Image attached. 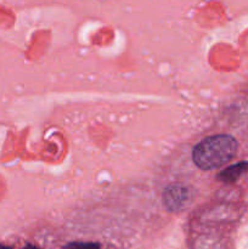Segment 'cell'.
<instances>
[{
    "label": "cell",
    "instance_id": "cell-1",
    "mask_svg": "<svg viewBox=\"0 0 248 249\" xmlns=\"http://www.w3.org/2000/svg\"><path fill=\"white\" fill-rule=\"evenodd\" d=\"M238 143L230 135H214L195 146L192 160L203 170H212L225 165L235 157Z\"/></svg>",
    "mask_w": 248,
    "mask_h": 249
},
{
    "label": "cell",
    "instance_id": "cell-2",
    "mask_svg": "<svg viewBox=\"0 0 248 249\" xmlns=\"http://www.w3.org/2000/svg\"><path fill=\"white\" fill-rule=\"evenodd\" d=\"M247 172H248V162L236 163V164L230 165V167L221 170L220 174H219V180L230 184V182H235L236 180L240 179V178Z\"/></svg>",
    "mask_w": 248,
    "mask_h": 249
},
{
    "label": "cell",
    "instance_id": "cell-3",
    "mask_svg": "<svg viewBox=\"0 0 248 249\" xmlns=\"http://www.w3.org/2000/svg\"><path fill=\"white\" fill-rule=\"evenodd\" d=\"M63 249H100V246L97 243L91 242H72L63 247Z\"/></svg>",
    "mask_w": 248,
    "mask_h": 249
},
{
    "label": "cell",
    "instance_id": "cell-4",
    "mask_svg": "<svg viewBox=\"0 0 248 249\" xmlns=\"http://www.w3.org/2000/svg\"><path fill=\"white\" fill-rule=\"evenodd\" d=\"M23 249H39V248H36V247H33V246L28 245V246H26V247H24Z\"/></svg>",
    "mask_w": 248,
    "mask_h": 249
},
{
    "label": "cell",
    "instance_id": "cell-5",
    "mask_svg": "<svg viewBox=\"0 0 248 249\" xmlns=\"http://www.w3.org/2000/svg\"><path fill=\"white\" fill-rule=\"evenodd\" d=\"M0 249H12L11 247H9V246H4V245H0Z\"/></svg>",
    "mask_w": 248,
    "mask_h": 249
}]
</instances>
